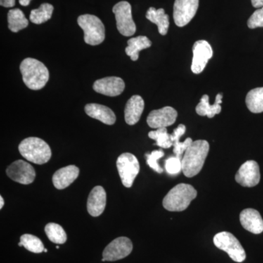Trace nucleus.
<instances>
[{"label":"nucleus","mask_w":263,"mask_h":263,"mask_svg":"<svg viewBox=\"0 0 263 263\" xmlns=\"http://www.w3.org/2000/svg\"><path fill=\"white\" fill-rule=\"evenodd\" d=\"M209 143L205 140H198L185 151L181 159L183 174L188 178L197 176L201 171L209 152Z\"/></svg>","instance_id":"1"},{"label":"nucleus","mask_w":263,"mask_h":263,"mask_svg":"<svg viewBox=\"0 0 263 263\" xmlns=\"http://www.w3.org/2000/svg\"><path fill=\"white\" fill-rule=\"evenodd\" d=\"M20 70L24 84L32 90L43 89L49 79L47 67L35 59L24 60L21 63Z\"/></svg>","instance_id":"2"},{"label":"nucleus","mask_w":263,"mask_h":263,"mask_svg":"<svg viewBox=\"0 0 263 263\" xmlns=\"http://www.w3.org/2000/svg\"><path fill=\"white\" fill-rule=\"evenodd\" d=\"M197 195V190L193 186L179 183L164 197L162 205L169 212H183L187 209Z\"/></svg>","instance_id":"3"},{"label":"nucleus","mask_w":263,"mask_h":263,"mask_svg":"<svg viewBox=\"0 0 263 263\" xmlns=\"http://www.w3.org/2000/svg\"><path fill=\"white\" fill-rule=\"evenodd\" d=\"M19 152L26 160L37 164L47 163L51 157V150L47 143L41 138H26L21 142Z\"/></svg>","instance_id":"4"},{"label":"nucleus","mask_w":263,"mask_h":263,"mask_svg":"<svg viewBox=\"0 0 263 263\" xmlns=\"http://www.w3.org/2000/svg\"><path fill=\"white\" fill-rule=\"evenodd\" d=\"M78 24L84 32V41L91 46H98L105 37V26L98 17L85 14L78 18Z\"/></svg>","instance_id":"5"},{"label":"nucleus","mask_w":263,"mask_h":263,"mask_svg":"<svg viewBox=\"0 0 263 263\" xmlns=\"http://www.w3.org/2000/svg\"><path fill=\"white\" fill-rule=\"evenodd\" d=\"M214 245L218 249L224 251L229 255L230 258L237 262L245 260L246 252L239 240L228 232H221L214 237Z\"/></svg>","instance_id":"6"},{"label":"nucleus","mask_w":263,"mask_h":263,"mask_svg":"<svg viewBox=\"0 0 263 263\" xmlns=\"http://www.w3.org/2000/svg\"><path fill=\"white\" fill-rule=\"evenodd\" d=\"M117 167L123 185L131 187L140 172V164L136 156L130 153L122 154L118 158Z\"/></svg>","instance_id":"7"},{"label":"nucleus","mask_w":263,"mask_h":263,"mask_svg":"<svg viewBox=\"0 0 263 263\" xmlns=\"http://www.w3.org/2000/svg\"><path fill=\"white\" fill-rule=\"evenodd\" d=\"M113 12L117 21L118 31L126 37L133 35L136 32V25L132 15L130 4L126 1L119 2L114 5Z\"/></svg>","instance_id":"8"},{"label":"nucleus","mask_w":263,"mask_h":263,"mask_svg":"<svg viewBox=\"0 0 263 263\" xmlns=\"http://www.w3.org/2000/svg\"><path fill=\"white\" fill-rule=\"evenodd\" d=\"M133 249V243L129 238L119 237L112 240L104 249L102 261L113 262L125 258L130 254Z\"/></svg>","instance_id":"9"},{"label":"nucleus","mask_w":263,"mask_h":263,"mask_svg":"<svg viewBox=\"0 0 263 263\" xmlns=\"http://www.w3.org/2000/svg\"><path fill=\"white\" fill-rule=\"evenodd\" d=\"M199 0H176L174 6L175 24L184 27L191 22L198 9Z\"/></svg>","instance_id":"10"},{"label":"nucleus","mask_w":263,"mask_h":263,"mask_svg":"<svg viewBox=\"0 0 263 263\" xmlns=\"http://www.w3.org/2000/svg\"><path fill=\"white\" fill-rule=\"evenodd\" d=\"M10 179L22 184H30L35 179V171L30 164L24 160H17L8 166L6 171Z\"/></svg>","instance_id":"11"},{"label":"nucleus","mask_w":263,"mask_h":263,"mask_svg":"<svg viewBox=\"0 0 263 263\" xmlns=\"http://www.w3.org/2000/svg\"><path fill=\"white\" fill-rule=\"evenodd\" d=\"M235 181L245 187L257 186L260 181V172L257 162L249 160L242 164L235 175Z\"/></svg>","instance_id":"12"},{"label":"nucleus","mask_w":263,"mask_h":263,"mask_svg":"<svg viewBox=\"0 0 263 263\" xmlns=\"http://www.w3.org/2000/svg\"><path fill=\"white\" fill-rule=\"evenodd\" d=\"M178 113L172 107L167 106L152 110L147 117V124L155 129L166 128L176 122Z\"/></svg>","instance_id":"13"},{"label":"nucleus","mask_w":263,"mask_h":263,"mask_svg":"<svg viewBox=\"0 0 263 263\" xmlns=\"http://www.w3.org/2000/svg\"><path fill=\"white\" fill-rule=\"evenodd\" d=\"M193 51L192 71L195 74H200L204 70L208 62L213 56L212 48L207 41H198L194 44Z\"/></svg>","instance_id":"14"},{"label":"nucleus","mask_w":263,"mask_h":263,"mask_svg":"<svg viewBox=\"0 0 263 263\" xmlns=\"http://www.w3.org/2000/svg\"><path fill=\"white\" fill-rule=\"evenodd\" d=\"M125 88V84L121 78H104L95 81L93 89L96 92L108 97H117L122 94Z\"/></svg>","instance_id":"15"},{"label":"nucleus","mask_w":263,"mask_h":263,"mask_svg":"<svg viewBox=\"0 0 263 263\" xmlns=\"http://www.w3.org/2000/svg\"><path fill=\"white\" fill-rule=\"evenodd\" d=\"M106 206V193L103 186H97L90 193L87 200V211L90 215L97 217L103 214Z\"/></svg>","instance_id":"16"},{"label":"nucleus","mask_w":263,"mask_h":263,"mask_svg":"<svg viewBox=\"0 0 263 263\" xmlns=\"http://www.w3.org/2000/svg\"><path fill=\"white\" fill-rule=\"evenodd\" d=\"M240 221L245 230L254 234H260L263 232V219L260 214L255 209H247L240 214Z\"/></svg>","instance_id":"17"},{"label":"nucleus","mask_w":263,"mask_h":263,"mask_svg":"<svg viewBox=\"0 0 263 263\" xmlns=\"http://www.w3.org/2000/svg\"><path fill=\"white\" fill-rule=\"evenodd\" d=\"M79 168L76 165H68L58 170L53 174L52 181L57 190H64L68 187L79 177Z\"/></svg>","instance_id":"18"},{"label":"nucleus","mask_w":263,"mask_h":263,"mask_svg":"<svg viewBox=\"0 0 263 263\" xmlns=\"http://www.w3.org/2000/svg\"><path fill=\"white\" fill-rule=\"evenodd\" d=\"M144 100L139 95L132 97L127 104L124 110V119L129 125H134L139 122L143 110H144Z\"/></svg>","instance_id":"19"},{"label":"nucleus","mask_w":263,"mask_h":263,"mask_svg":"<svg viewBox=\"0 0 263 263\" xmlns=\"http://www.w3.org/2000/svg\"><path fill=\"white\" fill-rule=\"evenodd\" d=\"M85 112L89 117L108 125H113L117 120L113 110L100 104H87L85 106Z\"/></svg>","instance_id":"20"},{"label":"nucleus","mask_w":263,"mask_h":263,"mask_svg":"<svg viewBox=\"0 0 263 263\" xmlns=\"http://www.w3.org/2000/svg\"><path fill=\"white\" fill-rule=\"evenodd\" d=\"M222 94H218L216 97L215 103L211 105L209 103V97L207 95H203L200 100V103L197 105L196 112L201 117L213 118L216 114H220L221 110V104L222 103Z\"/></svg>","instance_id":"21"},{"label":"nucleus","mask_w":263,"mask_h":263,"mask_svg":"<svg viewBox=\"0 0 263 263\" xmlns=\"http://www.w3.org/2000/svg\"><path fill=\"white\" fill-rule=\"evenodd\" d=\"M146 17L151 22L157 26L160 34L165 35L167 34L170 24L169 16L166 14L164 9L160 8L157 10L152 7L147 11Z\"/></svg>","instance_id":"22"},{"label":"nucleus","mask_w":263,"mask_h":263,"mask_svg":"<svg viewBox=\"0 0 263 263\" xmlns=\"http://www.w3.org/2000/svg\"><path fill=\"white\" fill-rule=\"evenodd\" d=\"M127 45L128 46L125 49L126 53L130 57L133 61H137L139 57V52L150 48L152 42L146 36H138L129 39L127 41Z\"/></svg>","instance_id":"23"},{"label":"nucleus","mask_w":263,"mask_h":263,"mask_svg":"<svg viewBox=\"0 0 263 263\" xmlns=\"http://www.w3.org/2000/svg\"><path fill=\"white\" fill-rule=\"evenodd\" d=\"M186 133V127L183 124H179V127L174 129V133L171 135V141L173 142V146H174V152L176 157H179L180 159L182 157V155L184 153L185 151L187 149L189 146L193 143L192 138H188L185 140L184 142H180L181 136Z\"/></svg>","instance_id":"24"},{"label":"nucleus","mask_w":263,"mask_h":263,"mask_svg":"<svg viewBox=\"0 0 263 263\" xmlns=\"http://www.w3.org/2000/svg\"><path fill=\"white\" fill-rule=\"evenodd\" d=\"M8 28L13 32H18L28 26L29 22L23 12L18 8L9 10L8 13Z\"/></svg>","instance_id":"25"},{"label":"nucleus","mask_w":263,"mask_h":263,"mask_svg":"<svg viewBox=\"0 0 263 263\" xmlns=\"http://www.w3.org/2000/svg\"><path fill=\"white\" fill-rule=\"evenodd\" d=\"M246 104L252 113H262L263 87L256 88L249 91L246 98Z\"/></svg>","instance_id":"26"},{"label":"nucleus","mask_w":263,"mask_h":263,"mask_svg":"<svg viewBox=\"0 0 263 263\" xmlns=\"http://www.w3.org/2000/svg\"><path fill=\"white\" fill-rule=\"evenodd\" d=\"M53 11V6L48 3H43L37 9L31 11L29 19L32 23L41 24L51 19Z\"/></svg>","instance_id":"27"},{"label":"nucleus","mask_w":263,"mask_h":263,"mask_svg":"<svg viewBox=\"0 0 263 263\" xmlns=\"http://www.w3.org/2000/svg\"><path fill=\"white\" fill-rule=\"evenodd\" d=\"M48 239L57 245H63L67 241V234L62 226L56 223H48L45 228Z\"/></svg>","instance_id":"28"},{"label":"nucleus","mask_w":263,"mask_h":263,"mask_svg":"<svg viewBox=\"0 0 263 263\" xmlns=\"http://www.w3.org/2000/svg\"><path fill=\"white\" fill-rule=\"evenodd\" d=\"M19 247L24 248L32 253H41L44 251L45 247L43 242L37 237L31 234H24L21 236Z\"/></svg>","instance_id":"29"},{"label":"nucleus","mask_w":263,"mask_h":263,"mask_svg":"<svg viewBox=\"0 0 263 263\" xmlns=\"http://www.w3.org/2000/svg\"><path fill=\"white\" fill-rule=\"evenodd\" d=\"M148 137L156 141V145L162 148H169L173 146L171 141V135L167 133L166 128H160L155 131H151L148 133Z\"/></svg>","instance_id":"30"},{"label":"nucleus","mask_w":263,"mask_h":263,"mask_svg":"<svg viewBox=\"0 0 263 263\" xmlns=\"http://www.w3.org/2000/svg\"><path fill=\"white\" fill-rule=\"evenodd\" d=\"M164 152L162 149L153 151L151 154H146L147 164L151 168L153 169L158 174H162L163 169L160 167L157 160L164 157Z\"/></svg>","instance_id":"31"},{"label":"nucleus","mask_w":263,"mask_h":263,"mask_svg":"<svg viewBox=\"0 0 263 263\" xmlns=\"http://www.w3.org/2000/svg\"><path fill=\"white\" fill-rule=\"evenodd\" d=\"M165 169L167 174L176 175L182 171L181 159L177 157H170L165 161Z\"/></svg>","instance_id":"32"},{"label":"nucleus","mask_w":263,"mask_h":263,"mask_svg":"<svg viewBox=\"0 0 263 263\" xmlns=\"http://www.w3.org/2000/svg\"><path fill=\"white\" fill-rule=\"evenodd\" d=\"M247 25L250 29L263 27V8L256 10L249 18Z\"/></svg>","instance_id":"33"},{"label":"nucleus","mask_w":263,"mask_h":263,"mask_svg":"<svg viewBox=\"0 0 263 263\" xmlns=\"http://www.w3.org/2000/svg\"><path fill=\"white\" fill-rule=\"evenodd\" d=\"M0 5L5 8H12L15 6V0H0Z\"/></svg>","instance_id":"34"},{"label":"nucleus","mask_w":263,"mask_h":263,"mask_svg":"<svg viewBox=\"0 0 263 263\" xmlns=\"http://www.w3.org/2000/svg\"><path fill=\"white\" fill-rule=\"evenodd\" d=\"M252 6L255 8H261L263 7V0H251Z\"/></svg>","instance_id":"35"},{"label":"nucleus","mask_w":263,"mask_h":263,"mask_svg":"<svg viewBox=\"0 0 263 263\" xmlns=\"http://www.w3.org/2000/svg\"><path fill=\"white\" fill-rule=\"evenodd\" d=\"M31 1H32V0H19V3H20L22 6H28Z\"/></svg>","instance_id":"36"},{"label":"nucleus","mask_w":263,"mask_h":263,"mask_svg":"<svg viewBox=\"0 0 263 263\" xmlns=\"http://www.w3.org/2000/svg\"><path fill=\"white\" fill-rule=\"evenodd\" d=\"M4 199H3V197H0V209H3V206H4Z\"/></svg>","instance_id":"37"},{"label":"nucleus","mask_w":263,"mask_h":263,"mask_svg":"<svg viewBox=\"0 0 263 263\" xmlns=\"http://www.w3.org/2000/svg\"><path fill=\"white\" fill-rule=\"evenodd\" d=\"M44 252H48L47 249H44Z\"/></svg>","instance_id":"38"}]
</instances>
